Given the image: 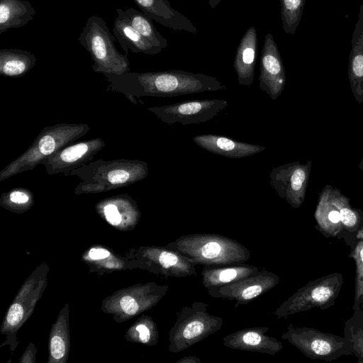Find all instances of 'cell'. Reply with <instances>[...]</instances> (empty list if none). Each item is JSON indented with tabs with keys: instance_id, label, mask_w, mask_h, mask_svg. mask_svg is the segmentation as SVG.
Returning <instances> with one entry per match:
<instances>
[{
	"instance_id": "cell-3",
	"label": "cell",
	"mask_w": 363,
	"mask_h": 363,
	"mask_svg": "<svg viewBox=\"0 0 363 363\" xmlns=\"http://www.w3.org/2000/svg\"><path fill=\"white\" fill-rule=\"evenodd\" d=\"M195 265L217 266L242 264L251 253L237 240L216 233L182 235L167 244Z\"/></svg>"
},
{
	"instance_id": "cell-10",
	"label": "cell",
	"mask_w": 363,
	"mask_h": 363,
	"mask_svg": "<svg viewBox=\"0 0 363 363\" xmlns=\"http://www.w3.org/2000/svg\"><path fill=\"white\" fill-rule=\"evenodd\" d=\"M312 161H299L273 167L269 173V184L277 195L291 207L298 208L306 194Z\"/></svg>"
},
{
	"instance_id": "cell-19",
	"label": "cell",
	"mask_w": 363,
	"mask_h": 363,
	"mask_svg": "<svg viewBox=\"0 0 363 363\" xmlns=\"http://www.w3.org/2000/svg\"><path fill=\"white\" fill-rule=\"evenodd\" d=\"M331 185L326 184L319 194L314 217L315 228L325 238L342 239L344 233L340 213L330 195Z\"/></svg>"
},
{
	"instance_id": "cell-15",
	"label": "cell",
	"mask_w": 363,
	"mask_h": 363,
	"mask_svg": "<svg viewBox=\"0 0 363 363\" xmlns=\"http://www.w3.org/2000/svg\"><path fill=\"white\" fill-rule=\"evenodd\" d=\"M192 140L203 150L228 158H243L265 150V147L259 145L243 143L216 134H201Z\"/></svg>"
},
{
	"instance_id": "cell-9",
	"label": "cell",
	"mask_w": 363,
	"mask_h": 363,
	"mask_svg": "<svg viewBox=\"0 0 363 363\" xmlns=\"http://www.w3.org/2000/svg\"><path fill=\"white\" fill-rule=\"evenodd\" d=\"M228 106L224 99H196L149 107L147 111L165 123L189 125L208 122Z\"/></svg>"
},
{
	"instance_id": "cell-12",
	"label": "cell",
	"mask_w": 363,
	"mask_h": 363,
	"mask_svg": "<svg viewBox=\"0 0 363 363\" xmlns=\"http://www.w3.org/2000/svg\"><path fill=\"white\" fill-rule=\"evenodd\" d=\"M105 145L99 138L72 143L43 160L40 164L50 175L63 174L66 176L71 171L91 162Z\"/></svg>"
},
{
	"instance_id": "cell-11",
	"label": "cell",
	"mask_w": 363,
	"mask_h": 363,
	"mask_svg": "<svg viewBox=\"0 0 363 363\" xmlns=\"http://www.w3.org/2000/svg\"><path fill=\"white\" fill-rule=\"evenodd\" d=\"M279 281V277L275 273L262 268L241 279L207 290L212 298L235 301L233 306L237 308L270 291Z\"/></svg>"
},
{
	"instance_id": "cell-27",
	"label": "cell",
	"mask_w": 363,
	"mask_h": 363,
	"mask_svg": "<svg viewBox=\"0 0 363 363\" xmlns=\"http://www.w3.org/2000/svg\"><path fill=\"white\" fill-rule=\"evenodd\" d=\"M306 0H280L281 20L285 33L294 35L298 28Z\"/></svg>"
},
{
	"instance_id": "cell-23",
	"label": "cell",
	"mask_w": 363,
	"mask_h": 363,
	"mask_svg": "<svg viewBox=\"0 0 363 363\" xmlns=\"http://www.w3.org/2000/svg\"><path fill=\"white\" fill-rule=\"evenodd\" d=\"M35 14L28 0H0V34L26 26Z\"/></svg>"
},
{
	"instance_id": "cell-17",
	"label": "cell",
	"mask_w": 363,
	"mask_h": 363,
	"mask_svg": "<svg viewBox=\"0 0 363 363\" xmlns=\"http://www.w3.org/2000/svg\"><path fill=\"white\" fill-rule=\"evenodd\" d=\"M351 45L348 78L354 99L360 105L363 103V5L359 6Z\"/></svg>"
},
{
	"instance_id": "cell-34",
	"label": "cell",
	"mask_w": 363,
	"mask_h": 363,
	"mask_svg": "<svg viewBox=\"0 0 363 363\" xmlns=\"http://www.w3.org/2000/svg\"><path fill=\"white\" fill-rule=\"evenodd\" d=\"M89 255L93 259H99L108 257L110 255V252L105 249L93 248L89 251Z\"/></svg>"
},
{
	"instance_id": "cell-5",
	"label": "cell",
	"mask_w": 363,
	"mask_h": 363,
	"mask_svg": "<svg viewBox=\"0 0 363 363\" xmlns=\"http://www.w3.org/2000/svg\"><path fill=\"white\" fill-rule=\"evenodd\" d=\"M77 40L89 53L94 72L121 75L130 72L128 55L117 50L115 45L117 40L102 18L89 16Z\"/></svg>"
},
{
	"instance_id": "cell-35",
	"label": "cell",
	"mask_w": 363,
	"mask_h": 363,
	"mask_svg": "<svg viewBox=\"0 0 363 363\" xmlns=\"http://www.w3.org/2000/svg\"><path fill=\"white\" fill-rule=\"evenodd\" d=\"M201 360L196 356L183 357L177 361V363H201Z\"/></svg>"
},
{
	"instance_id": "cell-14",
	"label": "cell",
	"mask_w": 363,
	"mask_h": 363,
	"mask_svg": "<svg viewBox=\"0 0 363 363\" xmlns=\"http://www.w3.org/2000/svg\"><path fill=\"white\" fill-rule=\"evenodd\" d=\"M268 327H251L240 329L223 338L226 347L242 351L275 355L283 348L282 343L268 335Z\"/></svg>"
},
{
	"instance_id": "cell-7",
	"label": "cell",
	"mask_w": 363,
	"mask_h": 363,
	"mask_svg": "<svg viewBox=\"0 0 363 363\" xmlns=\"http://www.w3.org/2000/svg\"><path fill=\"white\" fill-rule=\"evenodd\" d=\"M343 284L342 274L333 272L308 282L298 289L274 311L277 318L306 312L313 308L321 310L334 306Z\"/></svg>"
},
{
	"instance_id": "cell-26",
	"label": "cell",
	"mask_w": 363,
	"mask_h": 363,
	"mask_svg": "<svg viewBox=\"0 0 363 363\" xmlns=\"http://www.w3.org/2000/svg\"><path fill=\"white\" fill-rule=\"evenodd\" d=\"M353 311L352 316L345 322L344 336L352 343L357 362L363 363V308Z\"/></svg>"
},
{
	"instance_id": "cell-31",
	"label": "cell",
	"mask_w": 363,
	"mask_h": 363,
	"mask_svg": "<svg viewBox=\"0 0 363 363\" xmlns=\"http://www.w3.org/2000/svg\"><path fill=\"white\" fill-rule=\"evenodd\" d=\"M23 315V307L18 303H13L9 310L6 320L11 325H16L22 320Z\"/></svg>"
},
{
	"instance_id": "cell-33",
	"label": "cell",
	"mask_w": 363,
	"mask_h": 363,
	"mask_svg": "<svg viewBox=\"0 0 363 363\" xmlns=\"http://www.w3.org/2000/svg\"><path fill=\"white\" fill-rule=\"evenodd\" d=\"M136 330L139 333V337L142 342L147 343L151 337L150 329L144 324H140L136 327Z\"/></svg>"
},
{
	"instance_id": "cell-25",
	"label": "cell",
	"mask_w": 363,
	"mask_h": 363,
	"mask_svg": "<svg viewBox=\"0 0 363 363\" xmlns=\"http://www.w3.org/2000/svg\"><path fill=\"white\" fill-rule=\"evenodd\" d=\"M116 11H119L130 24L151 44L162 49L167 48V40L156 29L152 20L143 12L138 11L133 7H129L125 11L116 9Z\"/></svg>"
},
{
	"instance_id": "cell-30",
	"label": "cell",
	"mask_w": 363,
	"mask_h": 363,
	"mask_svg": "<svg viewBox=\"0 0 363 363\" xmlns=\"http://www.w3.org/2000/svg\"><path fill=\"white\" fill-rule=\"evenodd\" d=\"M50 352L52 357L56 359L62 358L65 352V345L59 336H54L50 341Z\"/></svg>"
},
{
	"instance_id": "cell-36",
	"label": "cell",
	"mask_w": 363,
	"mask_h": 363,
	"mask_svg": "<svg viewBox=\"0 0 363 363\" xmlns=\"http://www.w3.org/2000/svg\"><path fill=\"white\" fill-rule=\"evenodd\" d=\"M222 0H208V5L211 9L216 8Z\"/></svg>"
},
{
	"instance_id": "cell-37",
	"label": "cell",
	"mask_w": 363,
	"mask_h": 363,
	"mask_svg": "<svg viewBox=\"0 0 363 363\" xmlns=\"http://www.w3.org/2000/svg\"><path fill=\"white\" fill-rule=\"evenodd\" d=\"M358 167L360 170L363 171V157L362 158V160H360L359 164H358Z\"/></svg>"
},
{
	"instance_id": "cell-22",
	"label": "cell",
	"mask_w": 363,
	"mask_h": 363,
	"mask_svg": "<svg viewBox=\"0 0 363 363\" xmlns=\"http://www.w3.org/2000/svg\"><path fill=\"white\" fill-rule=\"evenodd\" d=\"M330 195L333 203L340 213L341 223L344 233L341 240L347 245L352 247L354 242L357 231L363 226V211L352 207L350 199L342 194L339 189L330 187Z\"/></svg>"
},
{
	"instance_id": "cell-1",
	"label": "cell",
	"mask_w": 363,
	"mask_h": 363,
	"mask_svg": "<svg viewBox=\"0 0 363 363\" xmlns=\"http://www.w3.org/2000/svg\"><path fill=\"white\" fill-rule=\"evenodd\" d=\"M104 75L109 82L107 91L121 93L135 104L142 96L173 97L225 89L214 77L180 69Z\"/></svg>"
},
{
	"instance_id": "cell-2",
	"label": "cell",
	"mask_w": 363,
	"mask_h": 363,
	"mask_svg": "<svg viewBox=\"0 0 363 363\" xmlns=\"http://www.w3.org/2000/svg\"><path fill=\"white\" fill-rule=\"evenodd\" d=\"M149 169L139 160H98L69 172L80 180L74 194L99 193L128 186L146 178Z\"/></svg>"
},
{
	"instance_id": "cell-24",
	"label": "cell",
	"mask_w": 363,
	"mask_h": 363,
	"mask_svg": "<svg viewBox=\"0 0 363 363\" xmlns=\"http://www.w3.org/2000/svg\"><path fill=\"white\" fill-rule=\"evenodd\" d=\"M35 55L28 50L4 48L0 50V74L6 77H21L36 64Z\"/></svg>"
},
{
	"instance_id": "cell-29",
	"label": "cell",
	"mask_w": 363,
	"mask_h": 363,
	"mask_svg": "<svg viewBox=\"0 0 363 363\" xmlns=\"http://www.w3.org/2000/svg\"><path fill=\"white\" fill-rule=\"evenodd\" d=\"M1 200L5 204L16 206L29 205L33 200V194L26 188H14L2 194Z\"/></svg>"
},
{
	"instance_id": "cell-8",
	"label": "cell",
	"mask_w": 363,
	"mask_h": 363,
	"mask_svg": "<svg viewBox=\"0 0 363 363\" xmlns=\"http://www.w3.org/2000/svg\"><path fill=\"white\" fill-rule=\"evenodd\" d=\"M281 339L311 359L331 362L353 354L352 343L345 336L323 333L313 328L295 327L290 324Z\"/></svg>"
},
{
	"instance_id": "cell-4",
	"label": "cell",
	"mask_w": 363,
	"mask_h": 363,
	"mask_svg": "<svg viewBox=\"0 0 363 363\" xmlns=\"http://www.w3.org/2000/svg\"><path fill=\"white\" fill-rule=\"evenodd\" d=\"M89 130L86 123H60L44 127L30 146L0 171V182L33 169L43 160L85 135Z\"/></svg>"
},
{
	"instance_id": "cell-28",
	"label": "cell",
	"mask_w": 363,
	"mask_h": 363,
	"mask_svg": "<svg viewBox=\"0 0 363 363\" xmlns=\"http://www.w3.org/2000/svg\"><path fill=\"white\" fill-rule=\"evenodd\" d=\"M348 257L354 260L356 266L354 297L352 310L363 308V239L357 240L350 247Z\"/></svg>"
},
{
	"instance_id": "cell-32",
	"label": "cell",
	"mask_w": 363,
	"mask_h": 363,
	"mask_svg": "<svg viewBox=\"0 0 363 363\" xmlns=\"http://www.w3.org/2000/svg\"><path fill=\"white\" fill-rule=\"evenodd\" d=\"M122 310L128 315H134L139 308L137 301L130 296H125L120 301Z\"/></svg>"
},
{
	"instance_id": "cell-6",
	"label": "cell",
	"mask_w": 363,
	"mask_h": 363,
	"mask_svg": "<svg viewBox=\"0 0 363 363\" xmlns=\"http://www.w3.org/2000/svg\"><path fill=\"white\" fill-rule=\"evenodd\" d=\"M208 305L199 301L181 308L169 331V350L181 352L220 330L223 319L208 311Z\"/></svg>"
},
{
	"instance_id": "cell-21",
	"label": "cell",
	"mask_w": 363,
	"mask_h": 363,
	"mask_svg": "<svg viewBox=\"0 0 363 363\" xmlns=\"http://www.w3.org/2000/svg\"><path fill=\"white\" fill-rule=\"evenodd\" d=\"M262 268L245 264L204 266L201 270V283L209 289L230 284L253 274Z\"/></svg>"
},
{
	"instance_id": "cell-18",
	"label": "cell",
	"mask_w": 363,
	"mask_h": 363,
	"mask_svg": "<svg viewBox=\"0 0 363 363\" xmlns=\"http://www.w3.org/2000/svg\"><path fill=\"white\" fill-rule=\"evenodd\" d=\"M257 41V30L252 26L240 39L233 62L240 85L249 86L254 82Z\"/></svg>"
},
{
	"instance_id": "cell-20",
	"label": "cell",
	"mask_w": 363,
	"mask_h": 363,
	"mask_svg": "<svg viewBox=\"0 0 363 363\" xmlns=\"http://www.w3.org/2000/svg\"><path fill=\"white\" fill-rule=\"evenodd\" d=\"M113 23V32L121 48L128 55V49L133 53L143 52L146 55H156L162 51L147 40L137 31L128 21L119 12Z\"/></svg>"
},
{
	"instance_id": "cell-16",
	"label": "cell",
	"mask_w": 363,
	"mask_h": 363,
	"mask_svg": "<svg viewBox=\"0 0 363 363\" xmlns=\"http://www.w3.org/2000/svg\"><path fill=\"white\" fill-rule=\"evenodd\" d=\"M146 16L162 26L175 30L197 33L191 21L173 9L167 0H133Z\"/></svg>"
},
{
	"instance_id": "cell-13",
	"label": "cell",
	"mask_w": 363,
	"mask_h": 363,
	"mask_svg": "<svg viewBox=\"0 0 363 363\" xmlns=\"http://www.w3.org/2000/svg\"><path fill=\"white\" fill-rule=\"evenodd\" d=\"M259 88L272 100H276L283 92L286 82V70L272 34L264 38L260 57Z\"/></svg>"
}]
</instances>
